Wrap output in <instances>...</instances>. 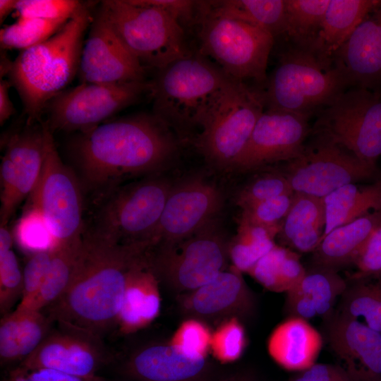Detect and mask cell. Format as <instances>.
<instances>
[{
  "mask_svg": "<svg viewBox=\"0 0 381 381\" xmlns=\"http://www.w3.org/2000/svg\"><path fill=\"white\" fill-rule=\"evenodd\" d=\"M350 88L381 92V0L332 59Z\"/></svg>",
  "mask_w": 381,
  "mask_h": 381,
  "instance_id": "obj_21",
  "label": "cell"
},
{
  "mask_svg": "<svg viewBox=\"0 0 381 381\" xmlns=\"http://www.w3.org/2000/svg\"><path fill=\"white\" fill-rule=\"evenodd\" d=\"M265 109L263 90L234 80L204 123L195 146L212 166L232 170Z\"/></svg>",
  "mask_w": 381,
  "mask_h": 381,
  "instance_id": "obj_10",
  "label": "cell"
},
{
  "mask_svg": "<svg viewBox=\"0 0 381 381\" xmlns=\"http://www.w3.org/2000/svg\"><path fill=\"white\" fill-rule=\"evenodd\" d=\"M150 94V82L119 84L81 83L53 97L46 105L49 129L84 133L108 121L121 110Z\"/></svg>",
  "mask_w": 381,
  "mask_h": 381,
  "instance_id": "obj_14",
  "label": "cell"
},
{
  "mask_svg": "<svg viewBox=\"0 0 381 381\" xmlns=\"http://www.w3.org/2000/svg\"><path fill=\"white\" fill-rule=\"evenodd\" d=\"M54 248L31 255L23 269V291L19 303L31 300L40 289L49 270Z\"/></svg>",
  "mask_w": 381,
  "mask_h": 381,
  "instance_id": "obj_46",
  "label": "cell"
},
{
  "mask_svg": "<svg viewBox=\"0 0 381 381\" xmlns=\"http://www.w3.org/2000/svg\"><path fill=\"white\" fill-rule=\"evenodd\" d=\"M322 344L321 334L308 320L289 317L273 329L267 346L279 365L299 373L316 363Z\"/></svg>",
  "mask_w": 381,
  "mask_h": 381,
  "instance_id": "obj_25",
  "label": "cell"
},
{
  "mask_svg": "<svg viewBox=\"0 0 381 381\" xmlns=\"http://www.w3.org/2000/svg\"><path fill=\"white\" fill-rule=\"evenodd\" d=\"M37 349L18 365L53 368L80 377H92L110 361L101 337L56 322Z\"/></svg>",
  "mask_w": 381,
  "mask_h": 381,
  "instance_id": "obj_18",
  "label": "cell"
},
{
  "mask_svg": "<svg viewBox=\"0 0 381 381\" xmlns=\"http://www.w3.org/2000/svg\"><path fill=\"white\" fill-rule=\"evenodd\" d=\"M308 121L298 114L265 109L231 171H257L298 157L311 133Z\"/></svg>",
  "mask_w": 381,
  "mask_h": 381,
  "instance_id": "obj_15",
  "label": "cell"
},
{
  "mask_svg": "<svg viewBox=\"0 0 381 381\" xmlns=\"http://www.w3.org/2000/svg\"><path fill=\"white\" fill-rule=\"evenodd\" d=\"M81 83L144 81L145 68L131 52L99 7L93 13L78 72Z\"/></svg>",
  "mask_w": 381,
  "mask_h": 381,
  "instance_id": "obj_16",
  "label": "cell"
},
{
  "mask_svg": "<svg viewBox=\"0 0 381 381\" xmlns=\"http://www.w3.org/2000/svg\"><path fill=\"white\" fill-rule=\"evenodd\" d=\"M12 161L18 181L19 203L35 190L44 158L43 121L39 125H27L8 140L5 153Z\"/></svg>",
  "mask_w": 381,
  "mask_h": 381,
  "instance_id": "obj_30",
  "label": "cell"
},
{
  "mask_svg": "<svg viewBox=\"0 0 381 381\" xmlns=\"http://www.w3.org/2000/svg\"><path fill=\"white\" fill-rule=\"evenodd\" d=\"M90 8L83 3L56 34L22 50L12 61L8 80L21 99L27 125L42 121L47 104L78 73L84 37L93 16Z\"/></svg>",
  "mask_w": 381,
  "mask_h": 381,
  "instance_id": "obj_3",
  "label": "cell"
},
{
  "mask_svg": "<svg viewBox=\"0 0 381 381\" xmlns=\"http://www.w3.org/2000/svg\"><path fill=\"white\" fill-rule=\"evenodd\" d=\"M325 226L323 199L294 193L277 236L282 246L298 253H312L321 241Z\"/></svg>",
  "mask_w": 381,
  "mask_h": 381,
  "instance_id": "obj_28",
  "label": "cell"
},
{
  "mask_svg": "<svg viewBox=\"0 0 381 381\" xmlns=\"http://www.w3.org/2000/svg\"><path fill=\"white\" fill-rule=\"evenodd\" d=\"M246 345V329L243 322L237 318L223 321L212 330L210 353L221 364L238 360Z\"/></svg>",
  "mask_w": 381,
  "mask_h": 381,
  "instance_id": "obj_39",
  "label": "cell"
},
{
  "mask_svg": "<svg viewBox=\"0 0 381 381\" xmlns=\"http://www.w3.org/2000/svg\"><path fill=\"white\" fill-rule=\"evenodd\" d=\"M356 183L343 186L322 198L325 226L322 239L339 226L381 211V179L369 185Z\"/></svg>",
  "mask_w": 381,
  "mask_h": 381,
  "instance_id": "obj_31",
  "label": "cell"
},
{
  "mask_svg": "<svg viewBox=\"0 0 381 381\" xmlns=\"http://www.w3.org/2000/svg\"><path fill=\"white\" fill-rule=\"evenodd\" d=\"M325 320L328 344L352 379L381 381V333L335 310Z\"/></svg>",
  "mask_w": 381,
  "mask_h": 381,
  "instance_id": "obj_20",
  "label": "cell"
},
{
  "mask_svg": "<svg viewBox=\"0 0 381 381\" xmlns=\"http://www.w3.org/2000/svg\"><path fill=\"white\" fill-rule=\"evenodd\" d=\"M54 320L43 311L16 308L0 322V363L20 364L41 344Z\"/></svg>",
  "mask_w": 381,
  "mask_h": 381,
  "instance_id": "obj_27",
  "label": "cell"
},
{
  "mask_svg": "<svg viewBox=\"0 0 381 381\" xmlns=\"http://www.w3.org/2000/svg\"><path fill=\"white\" fill-rule=\"evenodd\" d=\"M172 186L167 179L150 177L99 192L92 224L85 230L110 241L145 243L151 248Z\"/></svg>",
  "mask_w": 381,
  "mask_h": 381,
  "instance_id": "obj_7",
  "label": "cell"
},
{
  "mask_svg": "<svg viewBox=\"0 0 381 381\" xmlns=\"http://www.w3.org/2000/svg\"><path fill=\"white\" fill-rule=\"evenodd\" d=\"M313 135L303 152L281 169L294 193L323 198L346 184L381 179L377 165L325 138Z\"/></svg>",
  "mask_w": 381,
  "mask_h": 381,
  "instance_id": "obj_13",
  "label": "cell"
},
{
  "mask_svg": "<svg viewBox=\"0 0 381 381\" xmlns=\"http://www.w3.org/2000/svg\"><path fill=\"white\" fill-rule=\"evenodd\" d=\"M306 271L299 253L276 244L248 273L267 290L286 293L301 280Z\"/></svg>",
  "mask_w": 381,
  "mask_h": 381,
  "instance_id": "obj_33",
  "label": "cell"
},
{
  "mask_svg": "<svg viewBox=\"0 0 381 381\" xmlns=\"http://www.w3.org/2000/svg\"><path fill=\"white\" fill-rule=\"evenodd\" d=\"M44 158L38 184L31 194L57 245L80 238L85 231L82 184L61 159L52 132L43 122Z\"/></svg>",
  "mask_w": 381,
  "mask_h": 381,
  "instance_id": "obj_12",
  "label": "cell"
},
{
  "mask_svg": "<svg viewBox=\"0 0 381 381\" xmlns=\"http://www.w3.org/2000/svg\"><path fill=\"white\" fill-rule=\"evenodd\" d=\"M229 246L214 220L187 237L158 243L149 250L148 259L159 282L176 296L228 269Z\"/></svg>",
  "mask_w": 381,
  "mask_h": 381,
  "instance_id": "obj_9",
  "label": "cell"
},
{
  "mask_svg": "<svg viewBox=\"0 0 381 381\" xmlns=\"http://www.w3.org/2000/svg\"><path fill=\"white\" fill-rule=\"evenodd\" d=\"M220 14L257 25L270 32L274 40L284 37L286 0L206 1Z\"/></svg>",
  "mask_w": 381,
  "mask_h": 381,
  "instance_id": "obj_34",
  "label": "cell"
},
{
  "mask_svg": "<svg viewBox=\"0 0 381 381\" xmlns=\"http://www.w3.org/2000/svg\"><path fill=\"white\" fill-rule=\"evenodd\" d=\"M347 284L337 271L310 266L301 280L286 293L284 310L289 317L326 320L334 313V306Z\"/></svg>",
  "mask_w": 381,
  "mask_h": 381,
  "instance_id": "obj_23",
  "label": "cell"
},
{
  "mask_svg": "<svg viewBox=\"0 0 381 381\" xmlns=\"http://www.w3.org/2000/svg\"><path fill=\"white\" fill-rule=\"evenodd\" d=\"M12 87L8 80L0 81V124L2 126L14 114L15 108L9 96Z\"/></svg>",
  "mask_w": 381,
  "mask_h": 381,
  "instance_id": "obj_50",
  "label": "cell"
},
{
  "mask_svg": "<svg viewBox=\"0 0 381 381\" xmlns=\"http://www.w3.org/2000/svg\"><path fill=\"white\" fill-rule=\"evenodd\" d=\"M213 368L208 358L192 359L169 342L143 346L121 365L122 374L132 381H210Z\"/></svg>",
  "mask_w": 381,
  "mask_h": 381,
  "instance_id": "obj_22",
  "label": "cell"
},
{
  "mask_svg": "<svg viewBox=\"0 0 381 381\" xmlns=\"http://www.w3.org/2000/svg\"><path fill=\"white\" fill-rule=\"evenodd\" d=\"M68 20L19 18L1 29V49L22 51L35 46L56 34Z\"/></svg>",
  "mask_w": 381,
  "mask_h": 381,
  "instance_id": "obj_38",
  "label": "cell"
},
{
  "mask_svg": "<svg viewBox=\"0 0 381 381\" xmlns=\"http://www.w3.org/2000/svg\"><path fill=\"white\" fill-rule=\"evenodd\" d=\"M13 236L8 229L7 225H0V255L12 249Z\"/></svg>",
  "mask_w": 381,
  "mask_h": 381,
  "instance_id": "obj_52",
  "label": "cell"
},
{
  "mask_svg": "<svg viewBox=\"0 0 381 381\" xmlns=\"http://www.w3.org/2000/svg\"><path fill=\"white\" fill-rule=\"evenodd\" d=\"M380 225L381 211H375L332 229L312 253L310 266L338 272L354 265L370 236Z\"/></svg>",
  "mask_w": 381,
  "mask_h": 381,
  "instance_id": "obj_26",
  "label": "cell"
},
{
  "mask_svg": "<svg viewBox=\"0 0 381 381\" xmlns=\"http://www.w3.org/2000/svg\"><path fill=\"white\" fill-rule=\"evenodd\" d=\"M291 381H354L341 366L329 363H315L299 372Z\"/></svg>",
  "mask_w": 381,
  "mask_h": 381,
  "instance_id": "obj_49",
  "label": "cell"
},
{
  "mask_svg": "<svg viewBox=\"0 0 381 381\" xmlns=\"http://www.w3.org/2000/svg\"><path fill=\"white\" fill-rule=\"evenodd\" d=\"M31 207L16 226V236L19 244L32 253L55 247L57 243L41 212L35 206Z\"/></svg>",
  "mask_w": 381,
  "mask_h": 381,
  "instance_id": "obj_42",
  "label": "cell"
},
{
  "mask_svg": "<svg viewBox=\"0 0 381 381\" xmlns=\"http://www.w3.org/2000/svg\"><path fill=\"white\" fill-rule=\"evenodd\" d=\"M23 291V270L11 249L0 255V313H10L16 302L21 299Z\"/></svg>",
  "mask_w": 381,
  "mask_h": 381,
  "instance_id": "obj_44",
  "label": "cell"
},
{
  "mask_svg": "<svg viewBox=\"0 0 381 381\" xmlns=\"http://www.w3.org/2000/svg\"><path fill=\"white\" fill-rule=\"evenodd\" d=\"M159 284L147 252L130 272L115 328L119 335L135 333L157 318L161 309Z\"/></svg>",
  "mask_w": 381,
  "mask_h": 381,
  "instance_id": "obj_24",
  "label": "cell"
},
{
  "mask_svg": "<svg viewBox=\"0 0 381 381\" xmlns=\"http://www.w3.org/2000/svg\"><path fill=\"white\" fill-rule=\"evenodd\" d=\"M176 298L184 319H197L214 328L232 318L246 321L256 310L253 293L232 265L212 281Z\"/></svg>",
  "mask_w": 381,
  "mask_h": 381,
  "instance_id": "obj_17",
  "label": "cell"
},
{
  "mask_svg": "<svg viewBox=\"0 0 381 381\" xmlns=\"http://www.w3.org/2000/svg\"><path fill=\"white\" fill-rule=\"evenodd\" d=\"M349 279L335 312L381 333V278L374 276Z\"/></svg>",
  "mask_w": 381,
  "mask_h": 381,
  "instance_id": "obj_35",
  "label": "cell"
},
{
  "mask_svg": "<svg viewBox=\"0 0 381 381\" xmlns=\"http://www.w3.org/2000/svg\"><path fill=\"white\" fill-rule=\"evenodd\" d=\"M68 149L82 183L99 193L125 177L162 170L177 154L179 140L152 113H139L78 133Z\"/></svg>",
  "mask_w": 381,
  "mask_h": 381,
  "instance_id": "obj_1",
  "label": "cell"
},
{
  "mask_svg": "<svg viewBox=\"0 0 381 381\" xmlns=\"http://www.w3.org/2000/svg\"><path fill=\"white\" fill-rule=\"evenodd\" d=\"M333 64L289 44L263 90L265 109L310 118L349 88Z\"/></svg>",
  "mask_w": 381,
  "mask_h": 381,
  "instance_id": "obj_5",
  "label": "cell"
},
{
  "mask_svg": "<svg viewBox=\"0 0 381 381\" xmlns=\"http://www.w3.org/2000/svg\"><path fill=\"white\" fill-rule=\"evenodd\" d=\"M82 238L83 236L78 240L54 247L49 270L40 289L31 300L19 303L17 308L42 311L62 296L73 279Z\"/></svg>",
  "mask_w": 381,
  "mask_h": 381,
  "instance_id": "obj_32",
  "label": "cell"
},
{
  "mask_svg": "<svg viewBox=\"0 0 381 381\" xmlns=\"http://www.w3.org/2000/svg\"><path fill=\"white\" fill-rule=\"evenodd\" d=\"M83 3L76 0H17L18 18L70 20Z\"/></svg>",
  "mask_w": 381,
  "mask_h": 381,
  "instance_id": "obj_45",
  "label": "cell"
},
{
  "mask_svg": "<svg viewBox=\"0 0 381 381\" xmlns=\"http://www.w3.org/2000/svg\"><path fill=\"white\" fill-rule=\"evenodd\" d=\"M150 249L145 243L110 241L85 229L68 288L58 301L42 311L54 322L102 338L115 330L130 272Z\"/></svg>",
  "mask_w": 381,
  "mask_h": 381,
  "instance_id": "obj_2",
  "label": "cell"
},
{
  "mask_svg": "<svg viewBox=\"0 0 381 381\" xmlns=\"http://www.w3.org/2000/svg\"><path fill=\"white\" fill-rule=\"evenodd\" d=\"M212 330L207 324L185 318L169 342L185 356L194 360L208 358Z\"/></svg>",
  "mask_w": 381,
  "mask_h": 381,
  "instance_id": "obj_41",
  "label": "cell"
},
{
  "mask_svg": "<svg viewBox=\"0 0 381 381\" xmlns=\"http://www.w3.org/2000/svg\"><path fill=\"white\" fill-rule=\"evenodd\" d=\"M329 0H286L284 38L310 50L320 28Z\"/></svg>",
  "mask_w": 381,
  "mask_h": 381,
  "instance_id": "obj_36",
  "label": "cell"
},
{
  "mask_svg": "<svg viewBox=\"0 0 381 381\" xmlns=\"http://www.w3.org/2000/svg\"><path fill=\"white\" fill-rule=\"evenodd\" d=\"M294 193L284 172L277 169L255 177L239 190L236 203L244 210L268 199Z\"/></svg>",
  "mask_w": 381,
  "mask_h": 381,
  "instance_id": "obj_40",
  "label": "cell"
},
{
  "mask_svg": "<svg viewBox=\"0 0 381 381\" xmlns=\"http://www.w3.org/2000/svg\"><path fill=\"white\" fill-rule=\"evenodd\" d=\"M100 6L144 68L157 71L190 52L183 27L163 8L145 0H106Z\"/></svg>",
  "mask_w": 381,
  "mask_h": 381,
  "instance_id": "obj_8",
  "label": "cell"
},
{
  "mask_svg": "<svg viewBox=\"0 0 381 381\" xmlns=\"http://www.w3.org/2000/svg\"><path fill=\"white\" fill-rule=\"evenodd\" d=\"M294 194L274 197L242 210L240 220L263 227L277 236L291 205Z\"/></svg>",
  "mask_w": 381,
  "mask_h": 381,
  "instance_id": "obj_43",
  "label": "cell"
},
{
  "mask_svg": "<svg viewBox=\"0 0 381 381\" xmlns=\"http://www.w3.org/2000/svg\"><path fill=\"white\" fill-rule=\"evenodd\" d=\"M235 79L201 53L190 52L157 70L150 81L152 114L181 137L201 129Z\"/></svg>",
  "mask_w": 381,
  "mask_h": 381,
  "instance_id": "obj_4",
  "label": "cell"
},
{
  "mask_svg": "<svg viewBox=\"0 0 381 381\" xmlns=\"http://www.w3.org/2000/svg\"><path fill=\"white\" fill-rule=\"evenodd\" d=\"M200 53L213 59L229 77L266 83V70L275 40L267 30L212 10L197 2Z\"/></svg>",
  "mask_w": 381,
  "mask_h": 381,
  "instance_id": "obj_6",
  "label": "cell"
},
{
  "mask_svg": "<svg viewBox=\"0 0 381 381\" xmlns=\"http://www.w3.org/2000/svg\"><path fill=\"white\" fill-rule=\"evenodd\" d=\"M380 0H329L320 28L310 51L332 63L335 54Z\"/></svg>",
  "mask_w": 381,
  "mask_h": 381,
  "instance_id": "obj_29",
  "label": "cell"
},
{
  "mask_svg": "<svg viewBox=\"0 0 381 381\" xmlns=\"http://www.w3.org/2000/svg\"><path fill=\"white\" fill-rule=\"evenodd\" d=\"M213 381H258V377L250 370H240Z\"/></svg>",
  "mask_w": 381,
  "mask_h": 381,
  "instance_id": "obj_51",
  "label": "cell"
},
{
  "mask_svg": "<svg viewBox=\"0 0 381 381\" xmlns=\"http://www.w3.org/2000/svg\"><path fill=\"white\" fill-rule=\"evenodd\" d=\"M276 234L239 220L237 234L229 241V259L241 272H248L275 245Z\"/></svg>",
  "mask_w": 381,
  "mask_h": 381,
  "instance_id": "obj_37",
  "label": "cell"
},
{
  "mask_svg": "<svg viewBox=\"0 0 381 381\" xmlns=\"http://www.w3.org/2000/svg\"><path fill=\"white\" fill-rule=\"evenodd\" d=\"M354 266L356 270L349 279L374 277L381 274V225L370 236Z\"/></svg>",
  "mask_w": 381,
  "mask_h": 381,
  "instance_id": "obj_48",
  "label": "cell"
},
{
  "mask_svg": "<svg viewBox=\"0 0 381 381\" xmlns=\"http://www.w3.org/2000/svg\"><path fill=\"white\" fill-rule=\"evenodd\" d=\"M1 79H2V77L7 75L11 64L12 61L9 60L8 57L6 55L5 52H2L1 51Z\"/></svg>",
  "mask_w": 381,
  "mask_h": 381,
  "instance_id": "obj_54",
  "label": "cell"
},
{
  "mask_svg": "<svg viewBox=\"0 0 381 381\" xmlns=\"http://www.w3.org/2000/svg\"><path fill=\"white\" fill-rule=\"evenodd\" d=\"M222 204L218 188L202 179H190L173 186L152 236L151 248L183 238L203 228L214 221Z\"/></svg>",
  "mask_w": 381,
  "mask_h": 381,
  "instance_id": "obj_19",
  "label": "cell"
},
{
  "mask_svg": "<svg viewBox=\"0 0 381 381\" xmlns=\"http://www.w3.org/2000/svg\"><path fill=\"white\" fill-rule=\"evenodd\" d=\"M311 133L377 165L381 156V92L351 87L317 114Z\"/></svg>",
  "mask_w": 381,
  "mask_h": 381,
  "instance_id": "obj_11",
  "label": "cell"
},
{
  "mask_svg": "<svg viewBox=\"0 0 381 381\" xmlns=\"http://www.w3.org/2000/svg\"><path fill=\"white\" fill-rule=\"evenodd\" d=\"M17 0H0V23L13 11H16Z\"/></svg>",
  "mask_w": 381,
  "mask_h": 381,
  "instance_id": "obj_53",
  "label": "cell"
},
{
  "mask_svg": "<svg viewBox=\"0 0 381 381\" xmlns=\"http://www.w3.org/2000/svg\"><path fill=\"white\" fill-rule=\"evenodd\" d=\"M1 381H106L98 375L80 377L53 368L17 365L9 370Z\"/></svg>",
  "mask_w": 381,
  "mask_h": 381,
  "instance_id": "obj_47",
  "label": "cell"
}]
</instances>
